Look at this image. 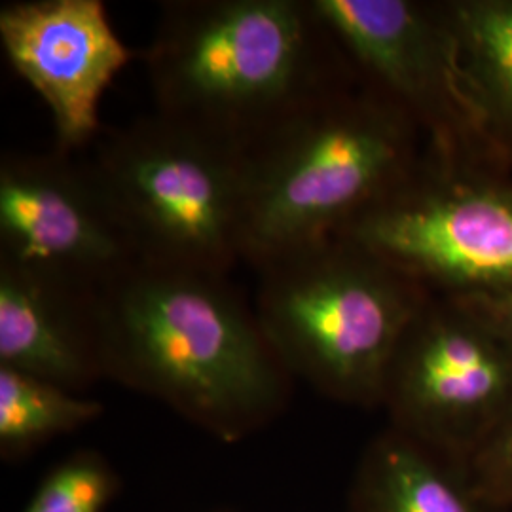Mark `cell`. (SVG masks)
Returning <instances> with one entry per match:
<instances>
[{"label":"cell","instance_id":"52a82bcc","mask_svg":"<svg viewBox=\"0 0 512 512\" xmlns=\"http://www.w3.org/2000/svg\"><path fill=\"white\" fill-rule=\"evenodd\" d=\"M442 296L512 291V184L427 160L338 236Z\"/></svg>","mask_w":512,"mask_h":512},{"label":"cell","instance_id":"9c48e42d","mask_svg":"<svg viewBox=\"0 0 512 512\" xmlns=\"http://www.w3.org/2000/svg\"><path fill=\"white\" fill-rule=\"evenodd\" d=\"M0 256L90 291L137 264L90 162L55 147L2 156Z\"/></svg>","mask_w":512,"mask_h":512},{"label":"cell","instance_id":"e0dca14e","mask_svg":"<svg viewBox=\"0 0 512 512\" xmlns=\"http://www.w3.org/2000/svg\"><path fill=\"white\" fill-rule=\"evenodd\" d=\"M452 298V296H448ZM461 306L476 313L492 329L497 330L512 346V291L499 294H476V296H456Z\"/></svg>","mask_w":512,"mask_h":512},{"label":"cell","instance_id":"7c38bea8","mask_svg":"<svg viewBox=\"0 0 512 512\" xmlns=\"http://www.w3.org/2000/svg\"><path fill=\"white\" fill-rule=\"evenodd\" d=\"M348 512H509L480 494L463 465L387 427L357 463Z\"/></svg>","mask_w":512,"mask_h":512},{"label":"cell","instance_id":"6da1fadb","mask_svg":"<svg viewBox=\"0 0 512 512\" xmlns=\"http://www.w3.org/2000/svg\"><path fill=\"white\" fill-rule=\"evenodd\" d=\"M105 380L234 444L287 410L294 378L228 275L133 264L97 291Z\"/></svg>","mask_w":512,"mask_h":512},{"label":"cell","instance_id":"9a60e30c","mask_svg":"<svg viewBox=\"0 0 512 512\" xmlns=\"http://www.w3.org/2000/svg\"><path fill=\"white\" fill-rule=\"evenodd\" d=\"M120 490L122 478L109 458L80 448L40 478L21 512H107Z\"/></svg>","mask_w":512,"mask_h":512},{"label":"cell","instance_id":"30bf717a","mask_svg":"<svg viewBox=\"0 0 512 512\" xmlns=\"http://www.w3.org/2000/svg\"><path fill=\"white\" fill-rule=\"evenodd\" d=\"M0 42L12 69L50 110L55 148L74 154L95 143L103 95L135 57L105 2H8L0 8Z\"/></svg>","mask_w":512,"mask_h":512},{"label":"cell","instance_id":"8992f818","mask_svg":"<svg viewBox=\"0 0 512 512\" xmlns=\"http://www.w3.org/2000/svg\"><path fill=\"white\" fill-rule=\"evenodd\" d=\"M368 84L416 122L427 162L452 175L494 177L512 165L495 135L439 2L311 0Z\"/></svg>","mask_w":512,"mask_h":512},{"label":"cell","instance_id":"7a4b0ae2","mask_svg":"<svg viewBox=\"0 0 512 512\" xmlns=\"http://www.w3.org/2000/svg\"><path fill=\"white\" fill-rule=\"evenodd\" d=\"M145 54L156 112L245 152L355 69L311 0H171Z\"/></svg>","mask_w":512,"mask_h":512},{"label":"cell","instance_id":"2e32d148","mask_svg":"<svg viewBox=\"0 0 512 512\" xmlns=\"http://www.w3.org/2000/svg\"><path fill=\"white\" fill-rule=\"evenodd\" d=\"M476 490L503 509L512 507V406L461 463Z\"/></svg>","mask_w":512,"mask_h":512},{"label":"cell","instance_id":"5bb4252c","mask_svg":"<svg viewBox=\"0 0 512 512\" xmlns=\"http://www.w3.org/2000/svg\"><path fill=\"white\" fill-rule=\"evenodd\" d=\"M103 416V404L0 366V456L18 461Z\"/></svg>","mask_w":512,"mask_h":512},{"label":"cell","instance_id":"277c9868","mask_svg":"<svg viewBox=\"0 0 512 512\" xmlns=\"http://www.w3.org/2000/svg\"><path fill=\"white\" fill-rule=\"evenodd\" d=\"M258 274V323L294 380L338 403L380 406L393 355L433 293L346 238Z\"/></svg>","mask_w":512,"mask_h":512},{"label":"cell","instance_id":"8fae6325","mask_svg":"<svg viewBox=\"0 0 512 512\" xmlns=\"http://www.w3.org/2000/svg\"><path fill=\"white\" fill-rule=\"evenodd\" d=\"M0 366L78 395L105 380L97 291L0 256Z\"/></svg>","mask_w":512,"mask_h":512},{"label":"cell","instance_id":"ba28073f","mask_svg":"<svg viewBox=\"0 0 512 512\" xmlns=\"http://www.w3.org/2000/svg\"><path fill=\"white\" fill-rule=\"evenodd\" d=\"M389 427L463 463L512 406V346L454 298L423 304L385 374Z\"/></svg>","mask_w":512,"mask_h":512},{"label":"cell","instance_id":"3957f363","mask_svg":"<svg viewBox=\"0 0 512 512\" xmlns=\"http://www.w3.org/2000/svg\"><path fill=\"white\" fill-rule=\"evenodd\" d=\"M425 160L416 122L353 74L243 152V262L338 238Z\"/></svg>","mask_w":512,"mask_h":512},{"label":"cell","instance_id":"4fadbf2b","mask_svg":"<svg viewBox=\"0 0 512 512\" xmlns=\"http://www.w3.org/2000/svg\"><path fill=\"white\" fill-rule=\"evenodd\" d=\"M495 135L512 160V0L439 2Z\"/></svg>","mask_w":512,"mask_h":512},{"label":"cell","instance_id":"5b68a950","mask_svg":"<svg viewBox=\"0 0 512 512\" xmlns=\"http://www.w3.org/2000/svg\"><path fill=\"white\" fill-rule=\"evenodd\" d=\"M88 162L137 262L228 275L243 260V152L169 120L110 131Z\"/></svg>","mask_w":512,"mask_h":512}]
</instances>
